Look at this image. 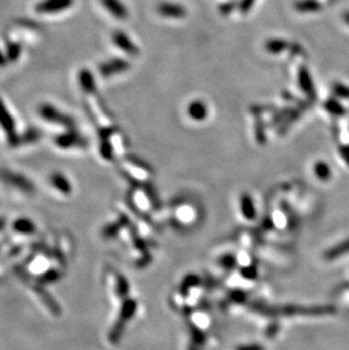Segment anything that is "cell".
I'll list each match as a JSON object with an SVG mask.
<instances>
[{
    "label": "cell",
    "instance_id": "1",
    "mask_svg": "<svg viewBox=\"0 0 349 350\" xmlns=\"http://www.w3.org/2000/svg\"><path fill=\"white\" fill-rule=\"evenodd\" d=\"M37 112H39L40 117L42 119H45L48 123L58 125V126H63L67 129H74L76 126V123L73 117L60 111L59 109H57L55 105L52 104L42 103L41 105H39Z\"/></svg>",
    "mask_w": 349,
    "mask_h": 350
},
{
    "label": "cell",
    "instance_id": "2",
    "mask_svg": "<svg viewBox=\"0 0 349 350\" xmlns=\"http://www.w3.org/2000/svg\"><path fill=\"white\" fill-rule=\"evenodd\" d=\"M0 178H2V180H4L5 183L16 187L17 189L24 191V193L32 194L35 191L34 184H33L31 180H28L26 177H24L21 174H17V172L9 171L7 169L0 170Z\"/></svg>",
    "mask_w": 349,
    "mask_h": 350
},
{
    "label": "cell",
    "instance_id": "3",
    "mask_svg": "<svg viewBox=\"0 0 349 350\" xmlns=\"http://www.w3.org/2000/svg\"><path fill=\"white\" fill-rule=\"evenodd\" d=\"M0 127L4 129V132L6 133L8 143L13 146H16L17 141V134L15 132L16 125L15 121H14L13 116L7 109L6 104L0 98Z\"/></svg>",
    "mask_w": 349,
    "mask_h": 350
},
{
    "label": "cell",
    "instance_id": "4",
    "mask_svg": "<svg viewBox=\"0 0 349 350\" xmlns=\"http://www.w3.org/2000/svg\"><path fill=\"white\" fill-rule=\"evenodd\" d=\"M55 143L57 146L61 148H70V147H83L87 145V140L80 135L74 129H68L66 133L60 134L56 136Z\"/></svg>",
    "mask_w": 349,
    "mask_h": 350
},
{
    "label": "cell",
    "instance_id": "5",
    "mask_svg": "<svg viewBox=\"0 0 349 350\" xmlns=\"http://www.w3.org/2000/svg\"><path fill=\"white\" fill-rule=\"evenodd\" d=\"M74 0H41L36 4L35 11L39 14H56L73 6Z\"/></svg>",
    "mask_w": 349,
    "mask_h": 350
},
{
    "label": "cell",
    "instance_id": "6",
    "mask_svg": "<svg viewBox=\"0 0 349 350\" xmlns=\"http://www.w3.org/2000/svg\"><path fill=\"white\" fill-rule=\"evenodd\" d=\"M130 68V64L125 59L114 58L106 62H102L99 67V74L102 77H111V76L122 74Z\"/></svg>",
    "mask_w": 349,
    "mask_h": 350
},
{
    "label": "cell",
    "instance_id": "7",
    "mask_svg": "<svg viewBox=\"0 0 349 350\" xmlns=\"http://www.w3.org/2000/svg\"><path fill=\"white\" fill-rule=\"evenodd\" d=\"M158 13L160 14L162 17L167 18H183L186 15V8L180 4L176 3H161L157 8Z\"/></svg>",
    "mask_w": 349,
    "mask_h": 350
},
{
    "label": "cell",
    "instance_id": "8",
    "mask_svg": "<svg viewBox=\"0 0 349 350\" xmlns=\"http://www.w3.org/2000/svg\"><path fill=\"white\" fill-rule=\"evenodd\" d=\"M112 41L114 43V46L118 47L119 49L123 50L124 52H126L127 55H138V48L135 46V43L126 35V33H124L122 31L113 32Z\"/></svg>",
    "mask_w": 349,
    "mask_h": 350
},
{
    "label": "cell",
    "instance_id": "9",
    "mask_svg": "<svg viewBox=\"0 0 349 350\" xmlns=\"http://www.w3.org/2000/svg\"><path fill=\"white\" fill-rule=\"evenodd\" d=\"M102 6L111 14V15L117 18V20H126L128 16V12L121 0H101Z\"/></svg>",
    "mask_w": 349,
    "mask_h": 350
},
{
    "label": "cell",
    "instance_id": "10",
    "mask_svg": "<svg viewBox=\"0 0 349 350\" xmlns=\"http://www.w3.org/2000/svg\"><path fill=\"white\" fill-rule=\"evenodd\" d=\"M79 83L83 92L93 94L97 91V84L92 73L89 69H81L79 73Z\"/></svg>",
    "mask_w": 349,
    "mask_h": 350
},
{
    "label": "cell",
    "instance_id": "11",
    "mask_svg": "<svg viewBox=\"0 0 349 350\" xmlns=\"http://www.w3.org/2000/svg\"><path fill=\"white\" fill-rule=\"evenodd\" d=\"M187 112L189 114V117L194 119V121H203V119L207 118L208 116V107L205 105L204 102L197 100V101H193L188 105Z\"/></svg>",
    "mask_w": 349,
    "mask_h": 350
},
{
    "label": "cell",
    "instance_id": "12",
    "mask_svg": "<svg viewBox=\"0 0 349 350\" xmlns=\"http://www.w3.org/2000/svg\"><path fill=\"white\" fill-rule=\"evenodd\" d=\"M42 133L37 128H28L27 131L24 132L22 135H17L16 146L23 144H32V143L37 142L41 138Z\"/></svg>",
    "mask_w": 349,
    "mask_h": 350
},
{
    "label": "cell",
    "instance_id": "13",
    "mask_svg": "<svg viewBox=\"0 0 349 350\" xmlns=\"http://www.w3.org/2000/svg\"><path fill=\"white\" fill-rule=\"evenodd\" d=\"M51 184L54 185L56 189H58L63 194H70L71 193V185L64 175L59 172H55L50 177Z\"/></svg>",
    "mask_w": 349,
    "mask_h": 350
},
{
    "label": "cell",
    "instance_id": "14",
    "mask_svg": "<svg viewBox=\"0 0 349 350\" xmlns=\"http://www.w3.org/2000/svg\"><path fill=\"white\" fill-rule=\"evenodd\" d=\"M348 253H349V238L346 239V241H343L342 243L338 244V245H336L334 247L328 249V251L324 253V258H327V260H334V258L340 257Z\"/></svg>",
    "mask_w": 349,
    "mask_h": 350
},
{
    "label": "cell",
    "instance_id": "15",
    "mask_svg": "<svg viewBox=\"0 0 349 350\" xmlns=\"http://www.w3.org/2000/svg\"><path fill=\"white\" fill-rule=\"evenodd\" d=\"M298 79H299L300 88H302L304 92L307 93L308 95H314L313 81H312V79H311V75L308 73V70L306 68H300Z\"/></svg>",
    "mask_w": 349,
    "mask_h": 350
},
{
    "label": "cell",
    "instance_id": "16",
    "mask_svg": "<svg viewBox=\"0 0 349 350\" xmlns=\"http://www.w3.org/2000/svg\"><path fill=\"white\" fill-rule=\"evenodd\" d=\"M22 50H23V47L21 43L15 42V41L7 42L6 51H5V54H6L8 62H15L21 57Z\"/></svg>",
    "mask_w": 349,
    "mask_h": 350
},
{
    "label": "cell",
    "instance_id": "17",
    "mask_svg": "<svg viewBox=\"0 0 349 350\" xmlns=\"http://www.w3.org/2000/svg\"><path fill=\"white\" fill-rule=\"evenodd\" d=\"M13 228L16 232H20L23 235H31L35 231V226L31 220L28 219H18L13 224Z\"/></svg>",
    "mask_w": 349,
    "mask_h": 350
},
{
    "label": "cell",
    "instance_id": "18",
    "mask_svg": "<svg viewBox=\"0 0 349 350\" xmlns=\"http://www.w3.org/2000/svg\"><path fill=\"white\" fill-rule=\"evenodd\" d=\"M321 8V5L317 0H298L296 3V9L302 13L318 12Z\"/></svg>",
    "mask_w": 349,
    "mask_h": 350
},
{
    "label": "cell",
    "instance_id": "19",
    "mask_svg": "<svg viewBox=\"0 0 349 350\" xmlns=\"http://www.w3.org/2000/svg\"><path fill=\"white\" fill-rule=\"evenodd\" d=\"M287 47H288V43L281 39H271L265 43V49L269 51L270 54H280V52L284 51Z\"/></svg>",
    "mask_w": 349,
    "mask_h": 350
},
{
    "label": "cell",
    "instance_id": "20",
    "mask_svg": "<svg viewBox=\"0 0 349 350\" xmlns=\"http://www.w3.org/2000/svg\"><path fill=\"white\" fill-rule=\"evenodd\" d=\"M324 107H326V109L330 113L334 114V116H343L346 112V110L342 107L341 103H339L337 100H334V99L328 100L326 104H324Z\"/></svg>",
    "mask_w": 349,
    "mask_h": 350
},
{
    "label": "cell",
    "instance_id": "21",
    "mask_svg": "<svg viewBox=\"0 0 349 350\" xmlns=\"http://www.w3.org/2000/svg\"><path fill=\"white\" fill-rule=\"evenodd\" d=\"M37 294H39V296L41 297L42 300H44V303L47 305V307L49 308L52 312V313H54V314L58 313L59 314V306H57L56 301L51 298V296L48 294L47 291L41 290V289H37Z\"/></svg>",
    "mask_w": 349,
    "mask_h": 350
},
{
    "label": "cell",
    "instance_id": "22",
    "mask_svg": "<svg viewBox=\"0 0 349 350\" xmlns=\"http://www.w3.org/2000/svg\"><path fill=\"white\" fill-rule=\"evenodd\" d=\"M315 175H317L321 180H328L331 177V170L326 162H318L314 167Z\"/></svg>",
    "mask_w": 349,
    "mask_h": 350
},
{
    "label": "cell",
    "instance_id": "23",
    "mask_svg": "<svg viewBox=\"0 0 349 350\" xmlns=\"http://www.w3.org/2000/svg\"><path fill=\"white\" fill-rule=\"evenodd\" d=\"M332 91L337 97H340L343 99H349V86L341 84V83H334L332 85Z\"/></svg>",
    "mask_w": 349,
    "mask_h": 350
},
{
    "label": "cell",
    "instance_id": "24",
    "mask_svg": "<svg viewBox=\"0 0 349 350\" xmlns=\"http://www.w3.org/2000/svg\"><path fill=\"white\" fill-rule=\"evenodd\" d=\"M100 153L104 159L110 160L112 158V146L107 141V138H101V145H100Z\"/></svg>",
    "mask_w": 349,
    "mask_h": 350
},
{
    "label": "cell",
    "instance_id": "25",
    "mask_svg": "<svg viewBox=\"0 0 349 350\" xmlns=\"http://www.w3.org/2000/svg\"><path fill=\"white\" fill-rule=\"evenodd\" d=\"M58 279H59V272L56 270L47 271L45 275L41 277V281L45 282V284H51V282H55Z\"/></svg>",
    "mask_w": 349,
    "mask_h": 350
},
{
    "label": "cell",
    "instance_id": "26",
    "mask_svg": "<svg viewBox=\"0 0 349 350\" xmlns=\"http://www.w3.org/2000/svg\"><path fill=\"white\" fill-rule=\"evenodd\" d=\"M255 0H242L241 3V11L242 12H248L251 9V7L253 6V4H254Z\"/></svg>",
    "mask_w": 349,
    "mask_h": 350
},
{
    "label": "cell",
    "instance_id": "27",
    "mask_svg": "<svg viewBox=\"0 0 349 350\" xmlns=\"http://www.w3.org/2000/svg\"><path fill=\"white\" fill-rule=\"evenodd\" d=\"M340 153L343 159H345L347 164L349 165V146H342L340 148Z\"/></svg>",
    "mask_w": 349,
    "mask_h": 350
},
{
    "label": "cell",
    "instance_id": "28",
    "mask_svg": "<svg viewBox=\"0 0 349 350\" xmlns=\"http://www.w3.org/2000/svg\"><path fill=\"white\" fill-rule=\"evenodd\" d=\"M237 350H264L261 346H255V344H252V346H244L240 347Z\"/></svg>",
    "mask_w": 349,
    "mask_h": 350
},
{
    "label": "cell",
    "instance_id": "29",
    "mask_svg": "<svg viewBox=\"0 0 349 350\" xmlns=\"http://www.w3.org/2000/svg\"><path fill=\"white\" fill-rule=\"evenodd\" d=\"M8 62L7 60V57H6V54L5 52H3L2 50H0V67H3L5 66Z\"/></svg>",
    "mask_w": 349,
    "mask_h": 350
},
{
    "label": "cell",
    "instance_id": "30",
    "mask_svg": "<svg viewBox=\"0 0 349 350\" xmlns=\"http://www.w3.org/2000/svg\"><path fill=\"white\" fill-rule=\"evenodd\" d=\"M343 21H345L348 25H349V12H346L345 14H343Z\"/></svg>",
    "mask_w": 349,
    "mask_h": 350
},
{
    "label": "cell",
    "instance_id": "31",
    "mask_svg": "<svg viewBox=\"0 0 349 350\" xmlns=\"http://www.w3.org/2000/svg\"><path fill=\"white\" fill-rule=\"evenodd\" d=\"M5 223H6V221H5V219L0 218V230H3L5 228Z\"/></svg>",
    "mask_w": 349,
    "mask_h": 350
}]
</instances>
